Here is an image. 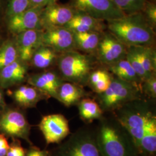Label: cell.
I'll return each instance as SVG.
<instances>
[{
	"label": "cell",
	"mask_w": 156,
	"mask_h": 156,
	"mask_svg": "<svg viewBox=\"0 0 156 156\" xmlns=\"http://www.w3.org/2000/svg\"><path fill=\"white\" fill-rule=\"evenodd\" d=\"M102 34L94 31L73 33L75 49L86 53L95 51L100 41Z\"/></svg>",
	"instance_id": "obj_22"
},
{
	"label": "cell",
	"mask_w": 156,
	"mask_h": 156,
	"mask_svg": "<svg viewBox=\"0 0 156 156\" xmlns=\"http://www.w3.org/2000/svg\"><path fill=\"white\" fill-rule=\"evenodd\" d=\"M69 4L76 11L83 12L104 22L126 15L112 0H70Z\"/></svg>",
	"instance_id": "obj_8"
},
{
	"label": "cell",
	"mask_w": 156,
	"mask_h": 156,
	"mask_svg": "<svg viewBox=\"0 0 156 156\" xmlns=\"http://www.w3.org/2000/svg\"><path fill=\"white\" fill-rule=\"evenodd\" d=\"M26 81L49 98L55 99L59 87L64 82L59 74L52 71L31 75L27 77Z\"/></svg>",
	"instance_id": "obj_16"
},
{
	"label": "cell",
	"mask_w": 156,
	"mask_h": 156,
	"mask_svg": "<svg viewBox=\"0 0 156 156\" xmlns=\"http://www.w3.org/2000/svg\"><path fill=\"white\" fill-rule=\"evenodd\" d=\"M9 146L8 138L4 135L0 134V156H6Z\"/></svg>",
	"instance_id": "obj_35"
},
{
	"label": "cell",
	"mask_w": 156,
	"mask_h": 156,
	"mask_svg": "<svg viewBox=\"0 0 156 156\" xmlns=\"http://www.w3.org/2000/svg\"><path fill=\"white\" fill-rule=\"evenodd\" d=\"M57 0H30V8L42 7L44 8L51 3L56 2Z\"/></svg>",
	"instance_id": "obj_36"
},
{
	"label": "cell",
	"mask_w": 156,
	"mask_h": 156,
	"mask_svg": "<svg viewBox=\"0 0 156 156\" xmlns=\"http://www.w3.org/2000/svg\"><path fill=\"white\" fill-rule=\"evenodd\" d=\"M38 126L47 145L58 144L71 134L68 120L62 114H51L43 116Z\"/></svg>",
	"instance_id": "obj_9"
},
{
	"label": "cell",
	"mask_w": 156,
	"mask_h": 156,
	"mask_svg": "<svg viewBox=\"0 0 156 156\" xmlns=\"http://www.w3.org/2000/svg\"><path fill=\"white\" fill-rule=\"evenodd\" d=\"M79 115L86 124H91L94 120H99L104 115L100 105L94 99L85 97L78 103Z\"/></svg>",
	"instance_id": "obj_20"
},
{
	"label": "cell",
	"mask_w": 156,
	"mask_h": 156,
	"mask_svg": "<svg viewBox=\"0 0 156 156\" xmlns=\"http://www.w3.org/2000/svg\"><path fill=\"white\" fill-rule=\"evenodd\" d=\"M26 149L22 145L19 139L12 138L6 156H26Z\"/></svg>",
	"instance_id": "obj_30"
},
{
	"label": "cell",
	"mask_w": 156,
	"mask_h": 156,
	"mask_svg": "<svg viewBox=\"0 0 156 156\" xmlns=\"http://www.w3.org/2000/svg\"><path fill=\"white\" fill-rule=\"evenodd\" d=\"M42 7L30 8L25 11L6 19L8 30L16 35L31 30H41V14Z\"/></svg>",
	"instance_id": "obj_13"
},
{
	"label": "cell",
	"mask_w": 156,
	"mask_h": 156,
	"mask_svg": "<svg viewBox=\"0 0 156 156\" xmlns=\"http://www.w3.org/2000/svg\"><path fill=\"white\" fill-rule=\"evenodd\" d=\"M107 22L108 31L127 47L153 45L154 28L142 12L126 15Z\"/></svg>",
	"instance_id": "obj_3"
},
{
	"label": "cell",
	"mask_w": 156,
	"mask_h": 156,
	"mask_svg": "<svg viewBox=\"0 0 156 156\" xmlns=\"http://www.w3.org/2000/svg\"><path fill=\"white\" fill-rule=\"evenodd\" d=\"M30 8V0H5V17L6 19L25 11Z\"/></svg>",
	"instance_id": "obj_27"
},
{
	"label": "cell",
	"mask_w": 156,
	"mask_h": 156,
	"mask_svg": "<svg viewBox=\"0 0 156 156\" xmlns=\"http://www.w3.org/2000/svg\"><path fill=\"white\" fill-rule=\"evenodd\" d=\"M19 59L15 41L8 40L0 45V69Z\"/></svg>",
	"instance_id": "obj_25"
},
{
	"label": "cell",
	"mask_w": 156,
	"mask_h": 156,
	"mask_svg": "<svg viewBox=\"0 0 156 156\" xmlns=\"http://www.w3.org/2000/svg\"><path fill=\"white\" fill-rule=\"evenodd\" d=\"M146 19L154 28L156 25V6L154 2L147 1L142 11Z\"/></svg>",
	"instance_id": "obj_31"
},
{
	"label": "cell",
	"mask_w": 156,
	"mask_h": 156,
	"mask_svg": "<svg viewBox=\"0 0 156 156\" xmlns=\"http://www.w3.org/2000/svg\"><path fill=\"white\" fill-rule=\"evenodd\" d=\"M5 0H0V17L1 16L3 11H5Z\"/></svg>",
	"instance_id": "obj_38"
},
{
	"label": "cell",
	"mask_w": 156,
	"mask_h": 156,
	"mask_svg": "<svg viewBox=\"0 0 156 156\" xmlns=\"http://www.w3.org/2000/svg\"><path fill=\"white\" fill-rule=\"evenodd\" d=\"M31 128V126L21 108L6 105L0 112V134L7 138L21 139L29 145H33L30 139Z\"/></svg>",
	"instance_id": "obj_7"
},
{
	"label": "cell",
	"mask_w": 156,
	"mask_h": 156,
	"mask_svg": "<svg viewBox=\"0 0 156 156\" xmlns=\"http://www.w3.org/2000/svg\"><path fill=\"white\" fill-rule=\"evenodd\" d=\"M75 9L69 4L56 2L45 6L41 14V24L43 30L64 27L72 19Z\"/></svg>",
	"instance_id": "obj_12"
},
{
	"label": "cell",
	"mask_w": 156,
	"mask_h": 156,
	"mask_svg": "<svg viewBox=\"0 0 156 156\" xmlns=\"http://www.w3.org/2000/svg\"><path fill=\"white\" fill-rule=\"evenodd\" d=\"M49 151V156H103L98 145L95 127L86 124Z\"/></svg>",
	"instance_id": "obj_4"
},
{
	"label": "cell",
	"mask_w": 156,
	"mask_h": 156,
	"mask_svg": "<svg viewBox=\"0 0 156 156\" xmlns=\"http://www.w3.org/2000/svg\"><path fill=\"white\" fill-rule=\"evenodd\" d=\"M112 76H110L104 79H102L98 81L97 83L93 86L91 89L96 94H101L104 93L109 87L111 82Z\"/></svg>",
	"instance_id": "obj_33"
},
{
	"label": "cell",
	"mask_w": 156,
	"mask_h": 156,
	"mask_svg": "<svg viewBox=\"0 0 156 156\" xmlns=\"http://www.w3.org/2000/svg\"><path fill=\"white\" fill-rule=\"evenodd\" d=\"M6 104L4 98V95L3 93V89L0 87V112L2 111L5 107Z\"/></svg>",
	"instance_id": "obj_37"
},
{
	"label": "cell",
	"mask_w": 156,
	"mask_h": 156,
	"mask_svg": "<svg viewBox=\"0 0 156 156\" xmlns=\"http://www.w3.org/2000/svg\"><path fill=\"white\" fill-rule=\"evenodd\" d=\"M58 54L48 46L41 45L35 51L31 60L34 67L45 69L52 66L57 61Z\"/></svg>",
	"instance_id": "obj_24"
},
{
	"label": "cell",
	"mask_w": 156,
	"mask_h": 156,
	"mask_svg": "<svg viewBox=\"0 0 156 156\" xmlns=\"http://www.w3.org/2000/svg\"><path fill=\"white\" fill-rule=\"evenodd\" d=\"M105 26L104 21L95 19L83 12L75 10L72 19L64 27L73 33H103L106 28Z\"/></svg>",
	"instance_id": "obj_18"
},
{
	"label": "cell",
	"mask_w": 156,
	"mask_h": 156,
	"mask_svg": "<svg viewBox=\"0 0 156 156\" xmlns=\"http://www.w3.org/2000/svg\"><path fill=\"white\" fill-rule=\"evenodd\" d=\"M41 43L42 45L53 49L58 55L70 50H76L73 33L66 27L43 30Z\"/></svg>",
	"instance_id": "obj_11"
},
{
	"label": "cell",
	"mask_w": 156,
	"mask_h": 156,
	"mask_svg": "<svg viewBox=\"0 0 156 156\" xmlns=\"http://www.w3.org/2000/svg\"><path fill=\"white\" fill-rule=\"evenodd\" d=\"M126 58L133 68L135 73L138 75L142 83L145 80L148 79L145 70L140 62V58L136 53L134 46L127 47Z\"/></svg>",
	"instance_id": "obj_28"
},
{
	"label": "cell",
	"mask_w": 156,
	"mask_h": 156,
	"mask_svg": "<svg viewBox=\"0 0 156 156\" xmlns=\"http://www.w3.org/2000/svg\"><path fill=\"white\" fill-rule=\"evenodd\" d=\"M95 51L98 60L109 66L126 57L127 46L109 31L103 32Z\"/></svg>",
	"instance_id": "obj_10"
},
{
	"label": "cell",
	"mask_w": 156,
	"mask_h": 156,
	"mask_svg": "<svg viewBox=\"0 0 156 156\" xmlns=\"http://www.w3.org/2000/svg\"><path fill=\"white\" fill-rule=\"evenodd\" d=\"M27 77L26 63L17 59L0 69V87L8 89L22 84L27 80Z\"/></svg>",
	"instance_id": "obj_17"
},
{
	"label": "cell",
	"mask_w": 156,
	"mask_h": 156,
	"mask_svg": "<svg viewBox=\"0 0 156 156\" xmlns=\"http://www.w3.org/2000/svg\"><path fill=\"white\" fill-rule=\"evenodd\" d=\"M108 67L115 76L141 86L142 82L140 79L126 57L112 64Z\"/></svg>",
	"instance_id": "obj_21"
},
{
	"label": "cell",
	"mask_w": 156,
	"mask_h": 156,
	"mask_svg": "<svg viewBox=\"0 0 156 156\" xmlns=\"http://www.w3.org/2000/svg\"><path fill=\"white\" fill-rule=\"evenodd\" d=\"M97 102L104 113H112L133 101L145 97L140 86L112 77L109 87L104 93L96 94Z\"/></svg>",
	"instance_id": "obj_5"
},
{
	"label": "cell",
	"mask_w": 156,
	"mask_h": 156,
	"mask_svg": "<svg viewBox=\"0 0 156 156\" xmlns=\"http://www.w3.org/2000/svg\"><path fill=\"white\" fill-rule=\"evenodd\" d=\"M95 126L103 156H140L131 136L112 113H105Z\"/></svg>",
	"instance_id": "obj_2"
},
{
	"label": "cell",
	"mask_w": 156,
	"mask_h": 156,
	"mask_svg": "<svg viewBox=\"0 0 156 156\" xmlns=\"http://www.w3.org/2000/svg\"><path fill=\"white\" fill-rule=\"evenodd\" d=\"M89 94L83 86L64 81L58 89L56 100L64 106L70 107L77 105L81 100L89 97Z\"/></svg>",
	"instance_id": "obj_19"
},
{
	"label": "cell",
	"mask_w": 156,
	"mask_h": 156,
	"mask_svg": "<svg viewBox=\"0 0 156 156\" xmlns=\"http://www.w3.org/2000/svg\"><path fill=\"white\" fill-rule=\"evenodd\" d=\"M14 89L9 90L7 93L21 109L35 108L39 101L48 100L49 98L33 86L20 84Z\"/></svg>",
	"instance_id": "obj_14"
},
{
	"label": "cell",
	"mask_w": 156,
	"mask_h": 156,
	"mask_svg": "<svg viewBox=\"0 0 156 156\" xmlns=\"http://www.w3.org/2000/svg\"><path fill=\"white\" fill-rule=\"evenodd\" d=\"M154 100L133 101L112 112L127 129L140 156H156V111Z\"/></svg>",
	"instance_id": "obj_1"
},
{
	"label": "cell",
	"mask_w": 156,
	"mask_h": 156,
	"mask_svg": "<svg viewBox=\"0 0 156 156\" xmlns=\"http://www.w3.org/2000/svg\"><path fill=\"white\" fill-rule=\"evenodd\" d=\"M126 15L143 11L147 0H112Z\"/></svg>",
	"instance_id": "obj_26"
},
{
	"label": "cell",
	"mask_w": 156,
	"mask_h": 156,
	"mask_svg": "<svg viewBox=\"0 0 156 156\" xmlns=\"http://www.w3.org/2000/svg\"><path fill=\"white\" fill-rule=\"evenodd\" d=\"M110 76H111V75L105 69H98L93 71L90 74L87 85L91 88L101 79L109 77Z\"/></svg>",
	"instance_id": "obj_32"
},
{
	"label": "cell",
	"mask_w": 156,
	"mask_h": 156,
	"mask_svg": "<svg viewBox=\"0 0 156 156\" xmlns=\"http://www.w3.org/2000/svg\"><path fill=\"white\" fill-rule=\"evenodd\" d=\"M42 32L41 30H31L16 35L15 41L19 60L24 62L31 60L35 51L42 45Z\"/></svg>",
	"instance_id": "obj_15"
},
{
	"label": "cell",
	"mask_w": 156,
	"mask_h": 156,
	"mask_svg": "<svg viewBox=\"0 0 156 156\" xmlns=\"http://www.w3.org/2000/svg\"><path fill=\"white\" fill-rule=\"evenodd\" d=\"M60 75L66 82L84 87L94 67L93 58L75 50L59 54L57 61Z\"/></svg>",
	"instance_id": "obj_6"
},
{
	"label": "cell",
	"mask_w": 156,
	"mask_h": 156,
	"mask_svg": "<svg viewBox=\"0 0 156 156\" xmlns=\"http://www.w3.org/2000/svg\"><path fill=\"white\" fill-rule=\"evenodd\" d=\"M1 35H0V45H1Z\"/></svg>",
	"instance_id": "obj_39"
},
{
	"label": "cell",
	"mask_w": 156,
	"mask_h": 156,
	"mask_svg": "<svg viewBox=\"0 0 156 156\" xmlns=\"http://www.w3.org/2000/svg\"><path fill=\"white\" fill-rule=\"evenodd\" d=\"M134 48L147 78L156 75V50L153 46H138Z\"/></svg>",
	"instance_id": "obj_23"
},
{
	"label": "cell",
	"mask_w": 156,
	"mask_h": 156,
	"mask_svg": "<svg viewBox=\"0 0 156 156\" xmlns=\"http://www.w3.org/2000/svg\"><path fill=\"white\" fill-rule=\"evenodd\" d=\"M26 156H49V151L47 150H41L34 145H30L26 149Z\"/></svg>",
	"instance_id": "obj_34"
},
{
	"label": "cell",
	"mask_w": 156,
	"mask_h": 156,
	"mask_svg": "<svg viewBox=\"0 0 156 156\" xmlns=\"http://www.w3.org/2000/svg\"><path fill=\"white\" fill-rule=\"evenodd\" d=\"M140 88L142 93L145 97L155 100L156 98V75H153L145 80L141 84Z\"/></svg>",
	"instance_id": "obj_29"
}]
</instances>
